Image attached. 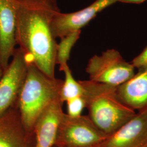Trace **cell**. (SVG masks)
I'll use <instances>...</instances> for the list:
<instances>
[{"label":"cell","mask_w":147,"mask_h":147,"mask_svg":"<svg viewBox=\"0 0 147 147\" xmlns=\"http://www.w3.org/2000/svg\"><path fill=\"white\" fill-rule=\"evenodd\" d=\"M98 147V145H97V146H90V147Z\"/></svg>","instance_id":"cell-19"},{"label":"cell","mask_w":147,"mask_h":147,"mask_svg":"<svg viewBox=\"0 0 147 147\" xmlns=\"http://www.w3.org/2000/svg\"><path fill=\"white\" fill-rule=\"evenodd\" d=\"M84 89L88 116L107 136L118 130L136 115V111L123 103L116 87L92 80L80 81Z\"/></svg>","instance_id":"cell-2"},{"label":"cell","mask_w":147,"mask_h":147,"mask_svg":"<svg viewBox=\"0 0 147 147\" xmlns=\"http://www.w3.org/2000/svg\"><path fill=\"white\" fill-rule=\"evenodd\" d=\"M61 71L64 72L65 79L61 90L60 99L63 103L67 100L74 98L84 96V89L80 81L74 79L72 72L68 64L60 69Z\"/></svg>","instance_id":"cell-13"},{"label":"cell","mask_w":147,"mask_h":147,"mask_svg":"<svg viewBox=\"0 0 147 147\" xmlns=\"http://www.w3.org/2000/svg\"><path fill=\"white\" fill-rule=\"evenodd\" d=\"M62 104L60 100L53 102L38 118L33 128L34 147L55 146L59 126L64 113Z\"/></svg>","instance_id":"cell-11"},{"label":"cell","mask_w":147,"mask_h":147,"mask_svg":"<svg viewBox=\"0 0 147 147\" xmlns=\"http://www.w3.org/2000/svg\"><path fill=\"white\" fill-rule=\"evenodd\" d=\"M99 147H147V110L139 111Z\"/></svg>","instance_id":"cell-8"},{"label":"cell","mask_w":147,"mask_h":147,"mask_svg":"<svg viewBox=\"0 0 147 147\" xmlns=\"http://www.w3.org/2000/svg\"><path fill=\"white\" fill-rule=\"evenodd\" d=\"M67 115L72 117L82 115V111L86 107V102L84 96H78L67 100Z\"/></svg>","instance_id":"cell-15"},{"label":"cell","mask_w":147,"mask_h":147,"mask_svg":"<svg viewBox=\"0 0 147 147\" xmlns=\"http://www.w3.org/2000/svg\"><path fill=\"white\" fill-rule=\"evenodd\" d=\"M2 73H3V70L2 69V68L0 67V79L2 76Z\"/></svg>","instance_id":"cell-18"},{"label":"cell","mask_w":147,"mask_h":147,"mask_svg":"<svg viewBox=\"0 0 147 147\" xmlns=\"http://www.w3.org/2000/svg\"><path fill=\"white\" fill-rule=\"evenodd\" d=\"M11 58L0 79V116L18 104L26 76L28 61L26 54L18 47Z\"/></svg>","instance_id":"cell-6"},{"label":"cell","mask_w":147,"mask_h":147,"mask_svg":"<svg viewBox=\"0 0 147 147\" xmlns=\"http://www.w3.org/2000/svg\"><path fill=\"white\" fill-rule=\"evenodd\" d=\"M62 80L47 76L32 62H28L26 76L18 101L22 124L33 132L39 117L53 102L60 100Z\"/></svg>","instance_id":"cell-3"},{"label":"cell","mask_w":147,"mask_h":147,"mask_svg":"<svg viewBox=\"0 0 147 147\" xmlns=\"http://www.w3.org/2000/svg\"><path fill=\"white\" fill-rule=\"evenodd\" d=\"M135 67L123 58L115 49H108L100 55L89 59L86 71L89 80L117 87L131 79L135 74Z\"/></svg>","instance_id":"cell-4"},{"label":"cell","mask_w":147,"mask_h":147,"mask_svg":"<svg viewBox=\"0 0 147 147\" xmlns=\"http://www.w3.org/2000/svg\"><path fill=\"white\" fill-rule=\"evenodd\" d=\"M34 147V134L25 129L18 104L0 116V147Z\"/></svg>","instance_id":"cell-9"},{"label":"cell","mask_w":147,"mask_h":147,"mask_svg":"<svg viewBox=\"0 0 147 147\" xmlns=\"http://www.w3.org/2000/svg\"><path fill=\"white\" fill-rule=\"evenodd\" d=\"M131 63L135 68H140L147 65V45L141 53L133 59Z\"/></svg>","instance_id":"cell-16"},{"label":"cell","mask_w":147,"mask_h":147,"mask_svg":"<svg viewBox=\"0 0 147 147\" xmlns=\"http://www.w3.org/2000/svg\"><path fill=\"white\" fill-rule=\"evenodd\" d=\"M107 137L88 116L72 117L64 113L56 147H88L99 145Z\"/></svg>","instance_id":"cell-5"},{"label":"cell","mask_w":147,"mask_h":147,"mask_svg":"<svg viewBox=\"0 0 147 147\" xmlns=\"http://www.w3.org/2000/svg\"><path fill=\"white\" fill-rule=\"evenodd\" d=\"M146 0H118V2L127 3H134V4H140L144 2Z\"/></svg>","instance_id":"cell-17"},{"label":"cell","mask_w":147,"mask_h":147,"mask_svg":"<svg viewBox=\"0 0 147 147\" xmlns=\"http://www.w3.org/2000/svg\"><path fill=\"white\" fill-rule=\"evenodd\" d=\"M138 69L131 78L116 87L121 101L134 110H147V65Z\"/></svg>","instance_id":"cell-12"},{"label":"cell","mask_w":147,"mask_h":147,"mask_svg":"<svg viewBox=\"0 0 147 147\" xmlns=\"http://www.w3.org/2000/svg\"><path fill=\"white\" fill-rule=\"evenodd\" d=\"M14 0H0V67L4 70L16 45Z\"/></svg>","instance_id":"cell-10"},{"label":"cell","mask_w":147,"mask_h":147,"mask_svg":"<svg viewBox=\"0 0 147 147\" xmlns=\"http://www.w3.org/2000/svg\"><path fill=\"white\" fill-rule=\"evenodd\" d=\"M118 2V0H95L90 5L73 13H57L53 19L51 28L56 39L81 30L101 11Z\"/></svg>","instance_id":"cell-7"},{"label":"cell","mask_w":147,"mask_h":147,"mask_svg":"<svg viewBox=\"0 0 147 147\" xmlns=\"http://www.w3.org/2000/svg\"><path fill=\"white\" fill-rule=\"evenodd\" d=\"M81 30L73 32L65 37L61 38V42L57 44L56 62L59 65V69L68 64L70 52L80 36Z\"/></svg>","instance_id":"cell-14"},{"label":"cell","mask_w":147,"mask_h":147,"mask_svg":"<svg viewBox=\"0 0 147 147\" xmlns=\"http://www.w3.org/2000/svg\"><path fill=\"white\" fill-rule=\"evenodd\" d=\"M16 45L28 61L42 73L55 78L57 43L51 24L61 11L57 0H14Z\"/></svg>","instance_id":"cell-1"}]
</instances>
